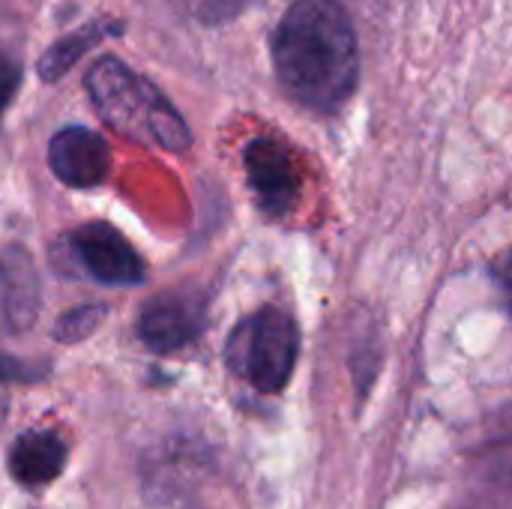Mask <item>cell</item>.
Instances as JSON below:
<instances>
[{"mask_svg":"<svg viewBox=\"0 0 512 509\" xmlns=\"http://www.w3.org/2000/svg\"><path fill=\"white\" fill-rule=\"evenodd\" d=\"M282 87L315 111H339L360 75L357 36L333 0H297L273 33Z\"/></svg>","mask_w":512,"mask_h":509,"instance_id":"1","label":"cell"},{"mask_svg":"<svg viewBox=\"0 0 512 509\" xmlns=\"http://www.w3.org/2000/svg\"><path fill=\"white\" fill-rule=\"evenodd\" d=\"M300 351V333L288 312L261 309L240 321L228 339V366L249 378L258 393H279L291 381L294 363Z\"/></svg>","mask_w":512,"mask_h":509,"instance_id":"2","label":"cell"},{"mask_svg":"<svg viewBox=\"0 0 512 509\" xmlns=\"http://www.w3.org/2000/svg\"><path fill=\"white\" fill-rule=\"evenodd\" d=\"M84 87L90 93V102L96 114L123 138L132 141H150V123L165 99L156 84L144 75H138L132 66H126L120 57H99L87 78Z\"/></svg>","mask_w":512,"mask_h":509,"instance_id":"3","label":"cell"},{"mask_svg":"<svg viewBox=\"0 0 512 509\" xmlns=\"http://www.w3.org/2000/svg\"><path fill=\"white\" fill-rule=\"evenodd\" d=\"M72 258L102 285H141L144 261L132 243L108 222H87L66 240Z\"/></svg>","mask_w":512,"mask_h":509,"instance_id":"4","label":"cell"},{"mask_svg":"<svg viewBox=\"0 0 512 509\" xmlns=\"http://www.w3.org/2000/svg\"><path fill=\"white\" fill-rule=\"evenodd\" d=\"M204 330V300L192 291H168L138 312V339L156 354L186 348Z\"/></svg>","mask_w":512,"mask_h":509,"instance_id":"5","label":"cell"},{"mask_svg":"<svg viewBox=\"0 0 512 509\" xmlns=\"http://www.w3.org/2000/svg\"><path fill=\"white\" fill-rule=\"evenodd\" d=\"M243 162H246V180L261 210L270 216H285L300 192V177L291 153L273 138H255L246 147Z\"/></svg>","mask_w":512,"mask_h":509,"instance_id":"6","label":"cell"},{"mask_svg":"<svg viewBox=\"0 0 512 509\" xmlns=\"http://www.w3.org/2000/svg\"><path fill=\"white\" fill-rule=\"evenodd\" d=\"M48 165L54 177L72 189H93L111 171L108 141L87 126H66L48 144Z\"/></svg>","mask_w":512,"mask_h":509,"instance_id":"7","label":"cell"},{"mask_svg":"<svg viewBox=\"0 0 512 509\" xmlns=\"http://www.w3.org/2000/svg\"><path fill=\"white\" fill-rule=\"evenodd\" d=\"M69 459V444L60 432L36 426L21 432L9 447V474L24 489H42L54 483Z\"/></svg>","mask_w":512,"mask_h":509,"instance_id":"8","label":"cell"},{"mask_svg":"<svg viewBox=\"0 0 512 509\" xmlns=\"http://www.w3.org/2000/svg\"><path fill=\"white\" fill-rule=\"evenodd\" d=\"M0 291H3V312H6V324L9 330L21 333L30 330L36 315H39V270L33 255L18 246L9 243L0 252Z\"/></svg>","mask_w":512,"mask_h":509,"instance_id":"9","label":"cell"},{"mask_svg":"<svg viewBox=\"0 0 512 509\" xmlns=\"http://www.w3.org/2000/svg\"><path fill=\"white\" fill-rule=\"evenodd\" d=\"M120 33V24L117 21H108V18H96V21H87L81 24L78 30L60 36L54 45L45 48V54L39 57V78L42 81H60L93 45H99L102 39Z\"/></svg>","mask_w":512,"mask_h":509,"instance_id":"10","label":"cell"},{"mask_svg":"<svg viewBox=\"0 0 512 509\" xmlns=\"http://www.w3.org/2000/svg\"><path fill=\"white\" fill-rule=\"evenodd\" d=\"M108 318V306L102 303H87V306H78L66 315H60V321L54 324L51 336L60 342V345H78L84 339H90Z\"/></svg>","mask_w":512,"mask_h":509,"instance_id":"11","label":"cell"},{"mask_svg":"<svg viewBox=\"0 0 512 509\" xmlns=\"http://www.w3.org/2000/svg\"><path fill=\"white\" fill-rule=\"evenodd\" d=\"M18 87H21V63L12 51L0 48V114L15 99Z\"/></svg>","mask_w":512,"mask_h":509,"instance_id":"12","label":"cell"},{"mask_svg":"<svg viewBox=\"0 0 512 509\" xmlns=\"http://www.w3.org/2000/svg\"><path fill=\"white\" fill-rule=\"evenodd\" d=\"M18 375V366H12L9 360L0 357V426L6 420V408H9V381Z\"/></svg>","mask_w":512,"mask_h":509,"instance_id":"13","label":"cell"},{"mask_svg":"<svg viewBox=\"0 0 512 509\" xmlns=\"http://www.w3.org/2000/svg\"><path fill=\"white\" fill-rule=\"evenodd\" d=\"M501 279L507 282V288L512 291V252L507 255V261H504V267H501Z\"/></svg>","mask_w":512,"mask_h":509,"instance_id":"14","label":"cell"}]
</instances>
